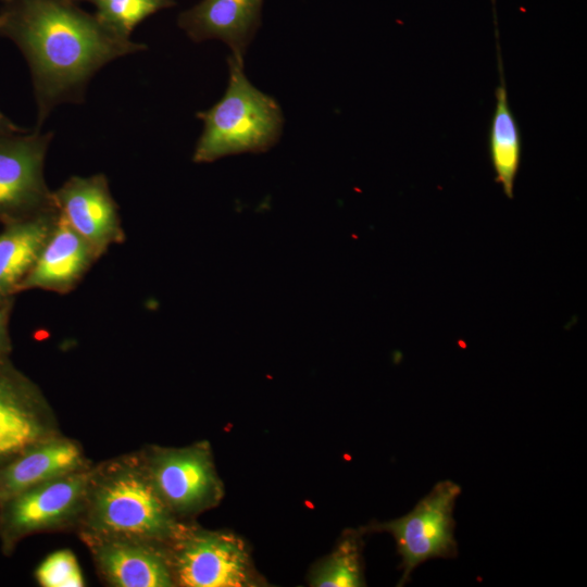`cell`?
I'll list each match as a JSON object with an SVG mask.
<instances>
[{"label":"cell","mask_w":587,"mask_h":587,"mask_svg":"<svg viewBox=\"0 0 587 587\" xmlns=\"http://www.w3.org/2000/svg\"><path fill=\"white\" fill-rule=\"evenodd\" d=\"M0 34L28 62L38 124L60 103L80 101L90 78L107 63L146 48L74 0H9L0 13Z\"/></svg>","instance_id":"1"},{"label":"cell","mask_w":587,"mask_h":587,"mask_svg":"<svg viewBox=\"0 0 587 587\" xmlns=\"http://www.w3.org/2000/svg\"><path fill=\"white\" fill-rule=\"evenodd\" d=\"M185 527L155 491L140 452L93 466L79 534L168 545Z\"/></svg>","instance_id":"2"},{"label":"cell","mask_w":587,"mask_h":587,"mask_svg":"<svg viewBox=\"0 0 587 587\" xmlns=\"http://www.w3.org/2000/svg\"><path fill=\"white\" fill-rule=\"evenodd\" d=\"M228 67L224 96L212 108L198 113L203 129L192 158L197 163L239 153L265 152L282 135L280 107L247 78L243 57L230 54Z\"/></svg>","instance_id":"3"},{"label":"cell","mask_w":587,"mask_h":587,"mask_svg":"<svg viewBox=\"0 0 587 587\" xmlns=\"http://www.w3.org/2000/svg\"><path fill=\"white\" fill-rule=\"evenodd\" d=\"M93 465L34 486L0 504L2 552L13 553L25 537L77 527L85 509Z\"/></svg>","instance_id":"4"},{"label":"cell","mask_w":587,"mask_h":587,"mask_svg":"<svg viewBox=\"0 0 587 587\" xmlns=\"http://www.w3.org/2000/svg\"><path fill=\"white\" fill-rule=\"evenodd\" d=\"M460 494V485L441 480L409 513L375 525L395 538L403 570L399 585L423 562L457 555L453 510Z\"/></svg>","instance_id":"5"},{"label":"cell","mask_w":587,"mask_h":587,"mask_svg":"<svg viewBox=\"0 0 587 587\" xmlns=\"http://www.w3.org/2000/svg\"><path fill=\"white\" fill-rule=\"evenodd\" d=\"M140 455L155 491L175 516L199 513L221 497L207 444L185 448L151 446Z\"/></svg>","instance_id":"6"},{"label":"cell","mask_w":587,"mask_h":587,"mask_svg":"<svg viewBox=\"0 0 587 587\" xmlns=\"http://www.w3.org/2000/svg\"><path fill=\"white\" fill-rule=\"evenodd\" d=\"M175 585L237 587L251 585L246 551L230 534L190 526L166 545Z\"/></svg>","instance_id":"7"},{"label":"cell","mask_w":587,"mask_h":587,"mask_svg":"<svg viewBox=\"0 0 587 587\" xmlns=\"http://www.w3.org/2000/svg\"><path fill=\"white\" fill-rule=\"evenodd\" d=\"M60 434L55 414L39 387L9 355H0V465Z\"/></svg>","instance_id":"8"},{"label":"cell","mask_w":587,"mask_h":587,"mask_svg":"<svg viewBox=\"0 0 587 587\" xmlns=\"http://www.w3.org/2000/svg\"><path fill=\"white\" fill-rule=\"evenodd\" d=\"M0 134V216L35 213L53 207L43 178L51 134Z\"/></svg>","instance_id":"9"},{"label":"cell","mask_w":587,"mask_h":587,"mask_svg":"<svg viewBox=\"0 0 587 587\" xmlns=\"http://www.w3.org/2000/svg\"><path fill=\"white\" fill-rule=\"evenodd\" d=\"M100 576L114 587L175 586L166 545L118 536L79 534Z\"/></svg>","instance_id":"10"},{"label":"cell","mask_w":587,"mask_h":587,"mask_svg":"<svg viewBox=\"0 0 587 587\" xmlns=\"http://www.w3.org/2000/svg\"><path fill=\"white\" fill-rule=\"evenodd\" d=\"M51 199L58 213L87 240L97 258L124 239L116 203L104 175L71 177L51 193Z\"/></svg>","instance_id":"11"},{"label":"cell","mask_w":587,"mask_h":587,"mask_svg":"<svg viewBox=\"0 0 587 587\" xmlns=\"http://www.w3.org/2000/svg\"><path fill=\"white\" fill-rule=\"evenodd\" d=\"M91 465L80 444L62 434L37 442L0 465V504L34 486Z\"/></svg>","instance_id":"12"},{"label":"cell","mask_w":587,"mask_h":587,"mask_svg":"<svg viewBox=\"0 0 587 587\" xmlns=\"http://www.w3.org/2000/svg\"><path fill=\"white\" fill-rule=\"evenodd\" d=\"M96 259L87 240L58 213L53 228L18 291L39 288L65 294Z\"/></svg>","instance_id":"13"},{"label":"cell","mask_w":587,"mask_h":587,"mask_svg":"<svg viewBox=\"0 0 587 587\" xmlns=\"http://www.w3.org/2000/svg\"><path fill=\"white\" fill-rule=\"evenodd\" d=\"M263 0H201L178 17L193 41L217 39L243 57L259 24Z\"/></svg>","instance_id":"14"},{"label":"cell","mask_w":587,"mask_h":587,"mask_svg":"<svg viewBox=\"0 0 587 587\" xmlns=\"http://www.w3.org/2000/svg\"><path fill=\"white\" fill-rule=\"evenodd\" d=\"M50 207L27 217L12 218L0 234V297L18 291L34 266L57 220Z\"/></svg>","instance_id":"15"},{"label":"cell","mask_w":587,"mask_h":587,"mask_svg":"<svg viewBox=\"0 0 587 587\" xmlns=\"http://www.w3.org/2000/svg\"><path fill=\"white\" fill-rule=\"evenodd\" d=\"M489 153L497 183L501 185L504 195L512 198L521 162L522 139L504 84L496 89V107L489 128Z\"/></svg>","instance_id":"16"},{"label":"cell","mask_w":587,"mask_h":587,"mask_svg":"<svg viewBox=\"0 0 587 587\" xmlns=\"http://www.w3.org/2000/svg\"><path fill=\"white\" fill-rule=\"evenodd\" d=\"M317 587L364 586L360 537L348 533L334 552L314 571L311 583Z\"/></svg>","instance_id":"17"},{"label":"cell","mask_w":587,"mask_h":587,"mask_svg":"<svg viewBox=\"0 0 587 587\" xmlns=\"http://www.w3.org/2000/svg\"><path fill=\"white\" fill-rule=\"evenodd\" d=\"M97 17L114 32L129 37L133 29L151 14L173 5V0H87Z\"/></svg>","instance_id":"18"},{"label":"cell","mask_w":587,"mask_h":587,"mask_svg":"<svg viewBox=\"0 0 587 587\" xmlns=\"http://www.w3.org/2000/svg\"><path fill=\"white\" fill-rule=\"evenodd\" d=\"M41 587H84L85 579L76 555L61 549L47 555L35 571Z\"/></svg>","instance_id":"19"},{"label":"cell","mask_w":587,"mask_h":587,"mask_svg":"<svg viewBox=\"0 0 587 587\" xmlns=\"http://www.w3.org/2000/svg\"><path fill=\"white\" fill-rule=\"evenodd\" d=\"M8 313L4 298L0 297V355H9L12 350V344L8 329Z\"/></svg>","instance_id":"20"},{"label":"cell","mask_w":587,"mask_h":587,"mask_svg":"<svg viewBox=\"0 0 587 587\" xmlns=\"http://www.w3.org/2000/svg\"><path fill=\"white\" fill-rule=\"evenodd\" d=\"M21 132L18 127L12 124L1 112H0V134H13Z\"/></svg>","instance_id":"21"},{"label":"cell","mask_w":587,"mask_h":587,"mask_svg":"<svg viewBox=\"0 0 587 587\" xmlns=\"http://www.w3.org/2000/svg\"><path fill=\"white\" fill-rule=\"evenodd\" d=\"M1 1H3V2L5 3V2H8L9 0H1Z\"/></svg>","instance_id":"22"}]
</instances>
